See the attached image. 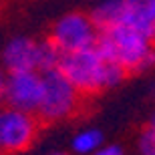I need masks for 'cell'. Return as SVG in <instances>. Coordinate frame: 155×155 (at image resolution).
I'll use <instances>...</instances> for the list:
<instances>
[{"label":"cell","mask_w":155,"mask_h":155,"mask_svg":"<svg viewBox=\"0 0 155 155\" xmlns=\"http://www.w3.org/2000/svg\"><path fill=\"white\" fill-rule=\"evenodd\" d=\"M57 71H61V75L85 97L119 85L127 77V71L121 64L105 58L97 46L61 52Z\"/></svg>","instance_id":"obj_1"},{"label":"cell","mask_w":155,"mask_h":155,"mask_svg":"<svg viewBox=\"0 0 155 155\" xmlns=\"http://www.w3.org/2000/svg\"><path fill=\"white\" fill-rule=\"evenodd\" d=\"M95 46L105 58L121 64L127 73L145 71L155 64L153 40L125 22L101 28Z\"/></svg>","instance_id":"obj_2"},{"label":"cell","mask_w":155,"mask_h":155,"mask_svg":"<svg viewBox=\"0 0 155 155\" xmlns=\"http://www.w3.org/2000/svg\"><path fill=\"white\" fill-rule=\"evenodd\" d=\"M85 99L83 93H79L61 75V71L51 69L42 77V101L35 115L42 127H48L51 123L79 115L85 107Z\"/></svg>","instance_id":"obj_3"},{"label":"cell","mask_w":155,"mask_h":155,"mask_svg":"<svg viewBox=\"0 0 155 155\" xmlns=\"http://www.w3.org/2000/svg\"><path fill=\"white\" fill-rule=\"evenodd\" d=\"M42 123L35 113L6 109L0 113V155H16L30 149L36 141Z\"/></svg>","instance_id":"obj_4"},{"label":"cell","mask_w":155,"mask_h":155,"mask_svg":"<svg viewBox=\"0 0 155 155\" xmlns=\"http://www.w3.org/2000/svg\"><path fill=\"white\" fill-rule=\"evenodd\" d=\"M97 36H99V28L95 26L93 18L85 16L81 12H75V14L61 18L52 26L46 40L51 45H54L61 52H67V51L91 48L97 42Z\"/></svg>","instance_id":"obj_5"},{"label":"cell","mask_w":155,"mask_h":155,"mask_svg":"<svg viewBox=\"0 0 155 155\" xmlns=\"http://www.w3.org/2000/svg\"><path fill=\"white\" fill-rule=\"evenodd\" d=\"M4 101L12 109L36 113L42 101V77L35 75V71L10 73V79L6 81Z\"/></svg>","instance_id":"obj_6"},{"label":"cell","mask_w":155,"mask_h":155,"mask_svg":"<svg viewBox=\"0 0 155 155\" xmlns=\"http://www.w3.org/2000/svg\"><path fill=\"white\" fill-rule=\"evenodd\" d=\"M4 63L10 73L40 69V42L20 38L8 45L4 51Z\"/></svg>","instance_id":"obj_7"},{"label":"cell","mask_w":155,"mask_h":155,"mask_svg":"<svg viewBox=\"0 0 155 155\" xmlns=\"http://www.w3.org/2000/svg\"><path fill=\"white\" fill-rule=\"evenodd\" d=\"M123 18L121 22L129 24L153 40L155 36V0H121Z\"/></svg>","instance_id":"obj_8"},{"label":"cell","mask_w":155,"mask_h":155,"mask_svg":"<svg viewBox=\"0 0 155 155\" xmlns=\"http://www.w3.org/2000/svg\"><path fill=\"white\" fill-rule=\"evenodd\" d=\"M101 141H103V135L95 129H89V131H83L77 135L75 141H73V147L79 153H91L101 145Z\"/></svg>","instance_id":"obj_9"},{"label":"cell","mask_w":155,"mask_h":155,"mask_svg":"<svg viewBox=\"0 0 155 155\" xmlns=\"http://www.w3.org/2000/svg\"><path fill=\"white\" fill-rule=\"evenodd\" d=\"M141 151H143V155H155V125L153 123H149L147 125V129L143 131V135H141Z\"/></svg>","instance_id":"obj_10"},{"label":"cell","mask_w":155,"mask_h":155,"mask_svg":"<svg viewBox=\"0 0 155 155\" xmlns=\"http://www.w3.org/2000/svg\"><path fill=\"white\" fill-rule=\"evenodd\" d=\"M97 155H123V151H121V147H117V145H109V147L99 149Z\"/></svg>","instance_id":"obj_11"},{"label":"cell","mask_w":155,"mask_h":155,"mask_svg":"<svg viewBox=\"0 0 155 155\" xmlns=\"http://www.w3.org/2000/svg\"><path fill=\"white\" fill-rule=\"evenodd\" d=\"M6 99V79L2 75V71H0V103Z\"/></svg>","instance_id":"obj_12"},{"label":"cell","mask_w":155,"mask_h":155,"mask_svg":"<svg viewBox=\"0 0 155 155\" xmlns=\"http://www.w3.org/2000/svg\"><path fill=\"white\" fill-rule=\"evenodd\" d=\"M54 155H63V153H54Z\"/></svg>","instance_id":"obj_13"},{"label":"cell","mask_w":155,"mask_h":155,"mask_svg":"<svg viewBox=\"0 0 155 155\" xmlns=\"http://www.w3.org/2000/svg\"><path fill=\"white\" fill-rule=\"evenodd\" d=\"M153 42H155V36H153Z\"/></svg>","instance_id":"obj_14"}]
</instances>
